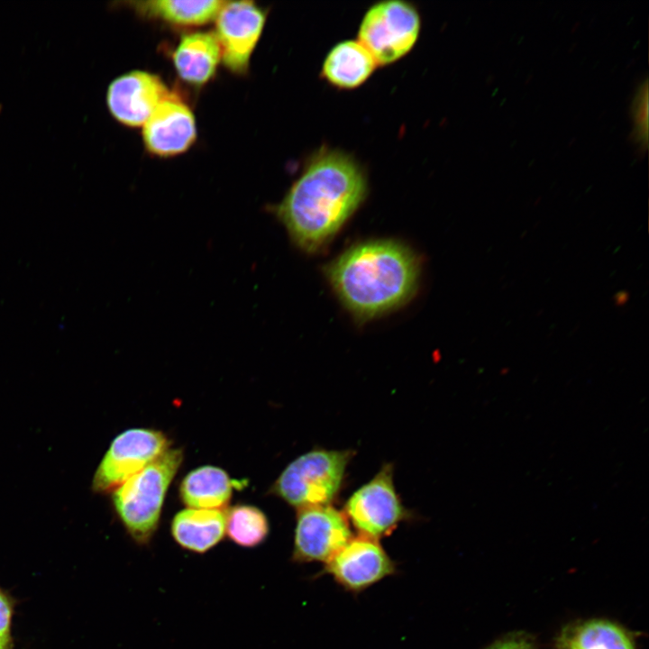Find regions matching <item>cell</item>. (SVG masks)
I'll use <instances>...</instances> for the list:
<instances>
[{
  "label": "cell",
  "instance_id": "9c48e42d",
  "mask_svg": "<svg viewBox=\"0 0 649 649\" xmlns=\"http://www.w3.org/2000/svg\"><path fill=\"white\" fill-rule=\"evenodd\" d=\"M352 537L343 512L332 505L297 509L291 560L327 562Z\"/></svg>",
  "mask_w": 649,
  "mask_h": 649
},
{
  "label": "cell",
  "instance_id": "44dd1931",
  "mask_svg": "<svg viewBox=\"0 0 649 649\" xmlns=\"http://www.w3.org/2000/svg\"><path fill=\"white\" fill-rule=\"evenodd\" d=\"M647 86L645 83L635 97V122L637 125L639 135L645 140L647 135Z\"/></svg>",
  "mask_w": 649,
  "mask_h": 649
},
{
  "label": "cell",
  "instance_id": "30bf717a",
  "mask_svg": "<svg viewBox=\"0 0 649 649\" xmlns=\"http://www.w3.org/2000/svg\"><path fill=\"white\" fill-rule=\"evenodd\" d=\"M329 574L346 591L360 593L396 573V564L379 540L359 535L324 563Z\"/></svg>",
  "mask_w": 649,
  "mask_h": 649
},
{
  "label": "cell",
  "instance_id": "d6986e66",
  "mask_svg": "<svg viewBox=\"0 0 649 649\" xmlns=\"http://www.w3.org/2000/svg\"><path fill=\"white\" fill-rule=\"evenodd\" d=\"M225 535L236 545L255 548L263 544L270 534L267 516L259 507L239 504L225 510Z\"/></svg>",
  "mask_w": 649,
  "mask_h": 649
},
{
  "label": "cell",
  "instance_id": "3957f363",
  "mask_svg": "<svg viewBox=\"0 0 649 649\" xmlns=\"http://www.w3.org/2000/svg\"><path fill=\"white\" fill-rule=\"evenodd\" d=\"M183 457L182 449L169 448L113 491L115 512L136 544L145 546L152 540L167 490Z\"/></svg>",
  "mask_w": 649,
  "mask_h": 649
},
{
  "label": "cell",
  "instance_id": "8fae6325",
  "mask_svg": "<svg viewBox=\"0 0 649 649\" xmlns=\"http://www.w3.org/2000/svg\"><path fill=\"white\" fill-rule=\"evenodd\" d=\"M169 91L156 74L133 70L115 78L108 86L110 114L123 125H143Z\"/></svg>",
  "mask_w": 649,
  "mask_h": 649
},
{
  "label": "cell",
  "instance_id": "7c38bea8",
  "mask_svg": "<svg viewBox=\"0 0 649 649\" xmlns=\"http://www.w3.org/2000/svg\"><path fill=\"white\" fill-rule=\"evenodd\" d=\"M142 126L145 149L158 157L168 158L181 154L187 151L197 139L193 112L178 96L170 92Z\"/></svg>",
  "mask_w": 649,
  "mask_h": 649
},
{
  "label": "cell",
  "instance_id": "ffe728a7",
  "mask_svg": "<svg viewBox=\"0 0 649 649\" xmlns=\"http://www.w3.org/2000/svg\"><path fill=\"white\" fill-rule=\"evenodd\" d=\"M13 601L0 590V649H13L11 623Z\"/></svg>",
  "mask_w": 649,
  "mask_h": 649
},
{
  "label": "cell",
  "instance_id": "ba28073f",
  "mask_svg": "<svg viewBox=\"0 0 649 649\" xmlns=\"http://www.w3.org/2000/svg\"><path fill=\"white\" fill-rule=\"evenodd\" d=\"M267 15V10L253 1H224L215 19L214 32L221 48V60L232 73L248 72Z\"/></svg>",
  "mask_w": 649,
  "mask_h": 649
},
{
  "label": "cell",
  "instance_id": "6da1fadb",
  "mask_svg": "<svg viewBox=\"0 0 649 649\" xmlns=\"http://www.w3.org/2000/svg\"><path fill=\"white\" fill-rule=\"evenodd\" d=\"M367 193V174L353 155L322 146L272 210L297 247L315 252L334 237Z\"/></svg>",
  "mask_w": 649,
  "mask_h": 649
},
{
  "label": "cell",
  "instance_id": "5bb4252c",
  "mask_svg": "<svg viewBox=\"0 0 649 649\" xmlns=\"http://www.w3.org/2000/svg\"><path fill=\"white\" fill-rule=\"evenodd\" d=\"M172 58L179 78L199 87L215 76L221 61V48L214 32H194L181 37Z\"/></svg>",
  "mask_w": 649,
  "mask_h": 649
},
{
  "label": "cell",
  "instance_id": "9a60e30c",
  "mask_svg": "<svg viewBox=\"0 0 649 649\" xmlns=\"http://www.w3.org/2000/svg\"><path fill=\"white\" fill-rule=\"evenodd\" d=\"M225 524L224 509L187 507L172 518L170 533L182 549L203 554L223 540L225 535Z\"/></svg>",
  "mask_w": 649,
  "mask_h": 649
},
{
  "label": "cell",
  "instance_id": "7402d4cb",
  "mask_svg": "<svg viewBox=\"0 0 649 649\" xmlns=\"http://www.w3.org/2000/svg\"><path fill=\"white\" fill-rule=\"evenodd\" d=\"M489 649H534V647L525 637L514 635L495 643Z\"/></svg>",
  "mask_w": 649,
  "mask_h": 649
},
{
  "label": "cell",
  "instance_id": "4fadbf2b",
  "mask_svg": "<svg viewBox=\"0 0 649 649\" xmlns=\"http://www.w3.org/2000/svg\"><path fill=\"white\" fill-rule=\"evenodd\" d=\"M378 67L368 50L358 40L334 44L324 57L321 77L330 86L351 90L363 85Z\"/></svg>",
  "mask_w": 649,
  "mask_h": 649
},
{
  "label": "cell",
  "instance_id": "e0dca14e",
  "mask_svg": "<svg viewBox=\"0 0 649 649\" xmlns=\"http://www.w3.org/2000/svg\"><path fill=\"white\" fill-rule=\"evenodd\" d=\"M224 1L149 0L130 3L142 17L178 27H197L215 19Z\"/></svg>",
  "mask_w": 649,
  "mask_h": 649
},
{
  "label": "cell",
  "instance_id": "7a4b0ae2",
  "mask_svg": "<svg viewBox=\"0 0 649 649\" xmlns=\"http://www.w3.org/2000/svg\"><path fill=\"white\" fill-rule=\"evenodd\" d=\"M419 262L394 240L355 244L325 267V276L345 308L366 321L395 310L415 294Z\"/></svg>",
  "mask_w": 649,
  "mask_h": 649
},
{
  "label": "cell",
  "instance_id": "277c9868",
  "mask_svg": "<svg viewBox=\"0 0 649 649\" xmlns=\"http://www.w3.org/2000/svg\"><path fill=\"white\" fill-rule=\"evenodd\" d=\"M352 450L314 448L292 461L270 489L297 510L332 505L345 478Z\"/></svg>",
  "mask_w": 649,
  "mask_h": 649
},
{
  "label": "cell",
  "instance_id": "5b68a950",
  "mask_svg": "<svg viewBox=\"0 0 649 649\" xmlns=\"http://www.w3.org/2000/svg\"><path fill=\"white\" fill-rule=\"evenodd\" d=\"M416 6L405 0H382L370 5L358 29V41L378 66L395 63L415 47L421 31Z\"/></svg>",
  "mask_w": 649,
  "mask_h": 649
},
{
  "label": "cell",
  "instance_id": "52a82bcc",
  "mask_svg": "<svg viewBox=\"0 0 649 649\" xmlns=\"http://www.w3.org/2000/svg\"><path fill=\"white\" fill-rule=\"evenodd\" d=\"M170 445L168 436L151 428H131L111 443L93 479L96 492H113L132 476L156 460Z\"/></svg>",
  "mask_w": 649,
  "mask_h": 649
},
{
  "label": "cell",
  "instance_id": "603a6c76",
  "mask_svg": "<svg viewBox=\"0 0 649 649\" xmlns=\"http://www.w3.org/2000/svg\"><path fill=\"white\" fill-rule=\"evenodd\" d=\"M628 300V293L620 291L615 296V302L617 306L624 305Z\"/></svg>",
  "mask_w": 649,
  "mask_h": 649
},
{
  "label": "cell",
  "instance_id": "ac0fdd59",
  "mask_svg": "<svg viewBox=\"0 0 649 649\" xmlns=\"http://www.w3.org/2000/svg\"><path fill=\"white\" fill-rule=\"evenodd\" d=\"M557 649H635L627 633L607 620H589L565 627Z\"/></svg>",
  "mask_w": 649,
  "mask_h": 649
},
{
  "label": "cell",
  "instance_id": "8992f818",
  "mask_svg": "<svg viewBox=\"0 0 649 649\" xmlns=\"http://www.w3.org/2000/svg\"><path fill=\"white\" fill-rule=\"evenodd\" d=\"M344 515L360 535L379 540L390 535L412 513L403 505L393 481V465L386 463L344 505Z\"/></svg>",
  "mask_w": 649,
  "mask_h": 649
},
{
  "label": "cell",
  "instance_id": "2e32d148",
  "mask_svg": "<svg viewBox=\"0 0 649 649\" xmlns=\"http://www.w3.org/2000/svg\"><path fill=\"white\" fill-rule=\"evenodd\" d=\"M239 482L216 466L205 465L189 471L179 486L181 501L189 508L224 509Z\"/></svg>",
  "mask_w": 649,
  "mask_h": 649
}]
</instances>
